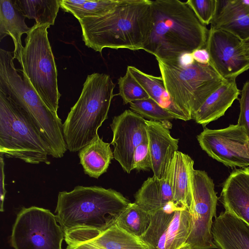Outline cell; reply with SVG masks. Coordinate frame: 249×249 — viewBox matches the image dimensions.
<instances>
[{
	"label": "cell",
	"instance_id": "obj_1",
	"mask_svg": "<svg viewBox=\"0 0 249 249\" xmlns=\"http://www.w3.org/2000/svg\"><path fill=\"white\" fill-rule=\"evenodd\" d=\"M153 25L142 50L156 59H179L205 48L209 30L197 18L186 1L152 0Z\"/></svg>",
	"mask_w": 249,
	"mask_h": 249
},
{
	"label": "cell",
	"instance_id": "obj_2",
	"mask_svg": "<svg viewBox=\"0 0 249 249\" xmlns=\"http://www.w3.org/2000/svg\"><path fill=\"white\" fill-rule=\"evenodd\" d=\"M85 45L102 53L106 48L142 49L153 25L152 0H122L99 17L79 20Z\"/></svg>",
	"mask_w": 249,
	"mask_h": 249
},
{
	"label": "cell",
	"instance_id": "obj_3",
	"mask_svg": "<svg viewBox=\"0 0 249 249\" xmlns=\"http://www.w3.org/2000/svg\"><path fill=\"white\" fill-rule=\"evenodd\" d=\"M130 203L112 189L77 186L59 192L55 213L64 233L77 229L101 231L113 225Z\"/></svg>",
	"mask_w": 249,
	"mask_h": 249
},
{
	"label": "cell",
	"instance_id": "obj_4",
	"mask_svg": "<svg viewBox=\"0 0 249 249\" xmlns=\"http://www.w3.org/2000/svg\"><path fill=\"white\" fill-rule=\"evenodd\" d=\"M14 53L0 50V91L21 107L47 142L50 155L61 158L68 150L63 124L57 113L50 109L35 90L26 75L23 78L14 64Z\"/></svg>",
	"mask_w": 249,
	"mask_h": 249
},
{
	"label": "cell",
	"instance_id": "obj_5",
	"mask_svg": "<svg viewBox=\"0 0 249 249\" xmlns=\"http://www.w3.org/2000/svg\"><path fill=\"white\" fill-rule=\"evenodd\" d=\"M114 84L105 73L88 75L81 95L71 108L63 130L68 150L79 151L97 135L98 130L107 119L113 97Z\"/></svg>",
	"mask_w": 249,
	"mask_h": 249
},
{
	"label": "cell",
	"instance_id": "obj_6",
	"mask_svg": "<svg viewBox=\"0 0 249 249\" xmlns=\"http://www.w3.org/2000/svg\"><path fill=\"white\" fill-rule=\"evenodd\" d=\"M166 89L173 102L192 119L193 115L208 97L227 80L209 63L194 60L157 59Z\"/></svg>",
	"mask_w": 249,
	"mask_h": 249
},
{
	"label": "cell",
	"instance_id": "obj_7",
	"mask_svg": "<svg viewBox=\"0 0 249 249\" xmlns=\"http://www.w3.org/2000/svg\"><path fill=\"white\" fill-rule=\"evenodd\" d=\"M0 153L33 164H50L49 146L25 112L0 91Z\"/></svg>",
	"mask_w": 249,
	"mask_h": 249
},
{
	"label": "cell",
	"instance_id": "obj_8",
	"mask_svg": "<svg viewBox=\"0 0 249 249\" xmlns=\"http://www.w3.org/2000/svg\"><path fill=\"white\" fill-rule=\"evenodd\" d=\"M49 25L36 23L25 39L21 71L47 107L56 113L61 94L57 84V72L47 29Z\"/></svg>",
	"mask_w": 249,
	"mask_h": 249
},
{
	"label": "cell",
	"instance_id": "obj_9",
	"mask_svg": "<svg viewBox=\"0 0 249 249\" xmlns=\"http://www.w3.org/2000/svg\"><path fill=\"white\" fill-rule=\"evenodd\" d=\"M57 222L48 209L23 207L13 226L11 246L14 249H62L64 232Z\"/></svg>",
	"mask_w": 249,
	"mask_h": 249
},
{
	"label": "cell",
	"instance_id": "obj_10",
	"mask_svg": "<svg viewBox=\"0 0 249 249\" xmlns=\"http://www.w3.org/2000/svg\"><path fill=\"white\" fill-rule=\"evenodd\" d=\"M191 179L193 201L189 208L191 225L186 247L189 249H217L212 233L213 218L216 217L219 199L213 180L205 171L194 168Z\"/></svg>",
	"mask_w": 249,
	"mask_h": 249
},
{
	"label": "cell",
	"instance_id": "obj_11",
	"mask_svg": "<svg viewBox=\"0 0 249 249\" xmlns=\"http://www.w3.org/2000/svg\"><path fill=\"white\" fill-rule=\"evenodd\" d=\"M150 215V224L139 237L149 249H188L191 217L188 208L172 202Z\"/></svg>",
	"mask_w": 249,
	"mask_h": 249
},
{
	"label": "cell",
	"instance_id": "obj_12",
	"mask_svg": "<svg viewBox=\"0 0 249 249\" xmlns=\"http://www.w3.org/2000/svg\"><path fill=\"white\" fill-rule=\"evenodd\" d=\"M196 138L203 151L226 166H249V137L237 124L219 129L205 127Z\"/></svg>",
	"mask_w": 249,
	"mask_h": 249
},
{
	"label": "cell",
	"instance_id": "obj_13",
	"mask_svg": "<svg viewBox=\"0 0 249 249\" xmlns=\"http://www.w3.org/2000/svg\"><path fill=\"white\" fill-rule=\"evenodd\" d=\"M210 64L226 80L236 78L249 69V58L242 41L231 33L211 28L206 46Z\"/></svg>",
	"mask_w": 249,
	"mask_h": 249
},
{
	"label": "cell",
	"instance_id": "obj_14",
	"mask_svg": "<svg viewBox=\"0 0 249 249\" xmlns=\"http://www.w3.org/2000/svg\"><path fill=\"white\" fill-rule=\"evenodd\" d=\"M110 125L113 132L110 144L114 147V158L129 174L133 170V157L136 148L148 142L146 120L127 109L114 116Z\"/></svg>",
	"mask_w": 249,
	"mask_h": 249
},
{
	"label": "cell",
	"instance_id": "obj_15",
	"mask_svg": "<svg viewBox=\"0 0 249 249\" xmlns=\"http://www.w3.org/2000/svg\"><path fill=\"white\" fill-rule=\"evenodd\" d=\"M67 245L86 243L99 249H149L141 240L115 223L103 231L77 229L64 233Z\"/></svg>",
	"mask_w": 249,
	"mask_h": 249
},
{
	"label": "cell",
	"instance_id": "obj_16",
	"mask_svg": "<svg viewBox=\"0 0 249 249\" xmlns=\"http://www.w3.org/2000/svg\"><path fill=\"white\" fill-rule=\"evenodd\" d=\"M151 170L154 176L161 179L166 175L179 140L172 137L169 127L163 123L146 120Z\"/></svg>",
	"mask_w": 249,
	"mask_h": 249
},
{
	"label": "cell",
	"instance_id": "obj_17",
	"mask_svg": "<svg viewBox=\"0 0 249 249\" xmlns=\"http://www.w3.org/2000/svg\"><path fill=\"white\" fill-rule=\"evenodd\" d=\"M220 201L249 225V167L235 168L223 184Z\"/></svg>",
	"mask_w": 249,
	"mask_h": 249
},
{
	"label": "cell",
	"instance_id": "obj_18",
	"mask_svg": "<svg viewBox=\"0 0 249 249\" xmlns=\"http://www.w3.org/2000/svg\"><path fill=\"white\" fill-rule=\"evenodd\" d=\"M212 233L217 249H249V225L227 210L215 217Z\"/></svg>",
	"mask_w": 249,
	"mask_h": 249
},
{
	"label": "cell",
	"instance_id": "obj_19",
	"mask_svg": "<svg viewBox=\"0 0 249 249\" xmlns=\"http://www.w3.org/2000/svg\"><path fill=\"white\" fill-rule=\"evenodd\" d=\"M240 91L235 79L227 80L215 90L193 115L192 119L204 128L210 123L223 116Z\"/></svg>",
	"mask_w": 249,
	"mask_h": 249
},
{
	"label": "cell",
	"instance_id": "obj_20",
	"mask_svg": "<svg viewBox=\"0 0 249 249\" xmlns=\"http://www.w3.org/2000/svg\"><path fill=\"white\" fill-rule=\"evenodd\" d=\"M135 203L151 214L174 202L170 173L164 178H148L134 195Z\"/></svg>",
	"mask_w": 249,
	"mask_h": 249
},
{
	"label": "cell",
	"instance_id": "obj_21",
	"mask_svg": "<svg viewBox=\"0 0 249 249\" xmlns=\"http://www.w3.org/2000/svg\"><path fill=\"white\" fill-rule=\"evenodd\" d=\"M194 161L187 154L177 151L171 161L170 173L174 202L189 208L193 201L192 172Z\"/></svg>",
	"mask_w": 249,
	"mask_h": 249
},
{
	"label": "cell",
	"instance_id": "obj_22",
	"mask_svg": "<svg viewBox=\"0 0 249 249\" xmlns=\"http://www.w3.org/2000/svg\"><path fill=\"white\" fill-rule=\"evenodd\" d=\"M25 18L16 0H0V39L6 36L11 37L14 45V57L20 64L24 47L21 36L27 35L31 29L25 22Z\"/></svg>",
	"mask_w": 249,
	"mask_h": 249
},
{
	"label": "cell",
	"instance_id": "obj_23",
	"mask_svg": "<svg viewBox=\"0 0 249 249\" xmlns=\"http://www.w3.org/2000/svg\"><path fill=\"white\" fill-rule=\"evenodd\" d=\"M127 70L143 88L149 98L167 110L176 118L187 121L192 118L172 100L165 87L162 77L146 73L131 66Z\"/></svg>",
	"mask_w": 249,
	"mask_h": 249
},
{
	"label": "cell",
	"instance_id": "obj_24",
	"mask_svg": "<svg viewBox=\"0 0 249 249\" xmlns=\"http://www.w3.org/2000/svg\"><path fill=\"white\" fill-rule=\"evenodd\" d=\"M110 143L104 142L99 135L79 151L78 156L85 174L98 178L106 173L114 158Z\"/></svg>",
	"mask_w": 249,
	"mask_h": 249
},
{
	"label": "cell",
	"instance_id": "obj_25",
	"mask_svg": "<svg viewBox=\"0 0 249 249\" xmlns=\"http://www.w3.org/2000/svg\"><path fill=\"white\" fill-rule=\"evenodd\" d=\"M122 0H60V7L72 14L78 21L86 18L104 16L119 4Z\"/></svg>",
	"mask_w": 249,
	"mask_h": 249
},
{
	"label": "cell",
	"instance_id": "obj_26",
	"mask_svg": "<svg viewBox=\"0 0 249 249\" xmlns=\"http://www.w3.org/2000/svg\"><path fill=\"white\" fill-rule=\"evenodd\" d=\"M26 18L38 25H53L58 12L60 0H16Z\"/></svg>",
	"mask_w": 249,
	"mask_h": 249
},
{
	"label": "cell",
	"instance_id": "obj_27",
	"mask_svg": "<svg viewBox=\"0 0 249 249\" xmlns=\"http://www.w3.org/2000/svg\"><path fill=\"white\" fill-rule=\"evenodd\" d=\"M150 222V214L134 202L130 203L121 212L115 223L128 233L140 237L145 232Z\"/></svg>",
	"mask_w": 249,
	"mask_h": 249
},
{
	"label": "cell",
	"instance_id": "obj_28",
	"mask_svg": "<svg viewBox=\"0 0 249 249\" xmlns=\"http://www.w3.org/2000/svg\"><path fill=\"white\" fill-rule=\"evenodd\" d=\"M130 108L133 111L151 121L163 123L176 117L150 98L131 102Z\"/></svg>",
	"mask_w": 249,
	"mask_h": 249
},
{
	"label": "cell",
	"instance_id": "obj_29",
	"mask_svg": "<svg viewBox=\"0 0 249 249\" xmlns=\"http://www.w3.org/2000/svg\"><path fill=\"white\" fill-rule=\"evenodd\" d=\"M119 92L117 95L123 99L124 105L149 98L141 85L128 71L118 80Z\"/></svg>",
	"mask_w": 249,
	"mask_h": 249
},
{
	"label": "cell",
	"instance_id": "obj_30",
	"mask_svg": "<svg viewBox=\"0 0 249 249\" xmlns=\"http://www.w3.org/2000/svg\"><path fill=\"white\" fill-rule=\"evenodd\" d=\"M187 3L200 21L205 26L211 24L216 10V0H188Z\"/></svg>",
	"mask_w": 249,
	"mask_h": 249
},
{
	"label": "cell",
	"instance_id": "obj_31",
	"mask_svg": "<svg viewBox=\"0 0 249 249\" xmlns=\"http://www.w3.org/2000/svg\"><path fill=\"white\" fill-rule=\"evenodd\" d=\"M215 29L228 32L241 41L249 38V14L238 16Z\"/></svg>",
	"mask_w": 249,
	"mask_h": 249
},
{
	"label": "cell",
	"instance_id": "obj_32",
	"mask_svg": "<svg viewBox=\"0 0 249 249\" xmlns=\"http://www.w3.org/2000/svg\"><path fill=\"white\" fill-rule=\"evenodd\" d=\"M240 113L237 124L243 127L249 137V81L243 85L240 91Z\"/></svg>",
	"mask_w": 249,
	"mask_h": 249
},
{
	"label": "cell",
	"instance_id": "obj_33",
	"mask_svg": "<svg viewBox=\"0 0 249 249\" xmlns=\"http://www.w3.org/2000/svg\"><path fill=\"white\" fill-rule=\"evenodd\" d=\"M151 160L148 143L145 142L138 146L133 154V169L138 171L151 169Z\"/></svg>",
	"mask_w": 249,
	"mask_h": 249
},
{
	"label": "cell",
	"instance_id": "obj_34",
	"mask_svg": "<svg viewBox=\"0 0 249 249\" xmlns=\"http://www.w3.org/2000/svg\"><path fill=\"white\" fill-rule=\"evenodd\" d=\"M4 162L2 156L0 157V211L3 212L4 209V201L6 191L5 188Z\"/></svg>",
	"mask_w": 249,
	"mask_h": 249
},
{
	"label": "cell",
	"instance_id": "obj_35",
	"mask_svg": "<svg viewBox=\"0 0 249 249\" xmlns=\"http://www.w3.org/2000/svg\"><path fill=\"white\" fill-rule=\"evenodd\" d=\"M191 55L193 59L198 63L204 64L210 63L209 54L206 48L196 50Z\"/></svg>",
	"mask_w": 249,
	"mask_h": 249
},
{
	"label": "cell",
	"instance_id": "obj_36",
	"mask_svg": "<svg viewBox=\"0 0 249 249\" xmlns=\"http://www.w3.org/2000/svg\"><path fill=\"white\" fill-rule=\"evenodd\" d=\"M66 249H99L90 245L86 243H79L67 245Z\"/></svg>",
	"mask_w": 249,
	"mask_h": 249
},
{
	"label": "cell",
	"instance_id": "obj_37",
	"mask_svg": "<svg viewBox=\"0 0 249 249\" xmlns=\"http://www.w3.org/2000/svg\"><path fill=\"white\" fill-rule=\"evenodd\" d=\"M243 49L245 53L249 58V38L246 40L242 41Z\"/></svg>",
	"mask_w": 249,
	"mask_h": 249
},
{
	"label": "cell",
	"instance_id": "obj_38",
	"mask_svg": "<svg viewBox=\"0 0 249 249\" xmlns=\"http://www.w3.org/2000/svg\"><path fill=\"white\" fill-rule=\"evenodd\" d=\"M248 146H249V142H248Z\"/></svg>",
	"mask_w": 249,
	"mask_h": 249
},
{
	"label": "cell",
	"instance_id": "obj_39",
	"mask_svg": "<svg viewBox=\"0 0 249 249\" xmlns=\"http://www.w3.org/2000/svg\"></svg>",
	"mask_w": 249,
	"mask_h": 249
}]
</instances>
